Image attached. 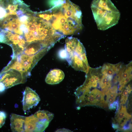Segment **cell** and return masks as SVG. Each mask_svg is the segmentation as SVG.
Wrapping results in <instances>:
<instances>
[{
    "label": "cell",
    "mask_w": 132,
    "mask_h": 132,
    "mask_svg": "<svg viewBox=\"0 0 132 132\" xmlns=\"http://www.w3.org/2000/svg\"><path fill=\"white\" fill-rule=\"evenodd\" d=\"M52 7L37 12L38 15L64 35L74 34L83 27L82 13L79 7L69 0H55Z\"/></svg>",
    "instance_id": "6da1fadb"
},
{
    "label": "cell",
    "mask_w": 132,
    "mask_h": 132,
    "mask_svg": "<svg viewBox=\"0 0 132 132\" xmlns=\"http://www.w3.org/2000/svg\"><path fill=\"white\" fill-rule=\"evenodd\" d=\"M91 8L99 30H107L118 23L120 13L110 0H93Z\"/></svg>",
    "instance_id": "7a4b0ae2"
},
{
    "label": "cell",
    "mask_w": 132,
    "mask_h": 132,
    "mask_svg": "<svg viewBox=\"0 0 132 132\" xmlns=\"http://www.w3.org/2000/svg\"><path fill=\"white\" fill-rule=\"evenodd\" d=\"M65 48L66 53V59L69 64L75 70L86 73L89 66L85 49L80 41L76 38L68 37Z\"/></svg>",
    "instance_id": "3957f363"
},
{
    "label": "cell",
    "mask_w": 132,
    "mask_h": 132,
    "mask_svg": "<svg viewBox=\"0 0 132 132\" xmlns=\"http://www.w3.org/2000/svg\"><path fill=\"white\" fill-rule=\"evenodd\" d=\"M43 56L40 55H28L22 53L12 58L4 68L5 70L11 69L17 70L22 72L27 78L30 76L32 69Z\"/></svg>",
    "instance_id": "277c9868"
},
{
    "label": "cell",
    "mask_w": 132,
    "mask_h": 132,
    "mask_svg": "<svg viewBox=\"0 0 132 132\" xmlns=\"http://www.w3.org/2000/svg\"><path fill=\"white\" fill-rule=\"evenodd\" d=\"M26 79L20 71L13 69L2 70L0 72V82L8 89L16 85L23 83Z\"/></svg>",
    "instance_id": "5b68a950"
},
{
    "label": "cell",
    "mask_w": 132,
    "mask_h": 132,
    "mask_svg": "<svg viewBox=\"0 0 132 132\" xmlns=\"http://www.w3.org/2000/svg\"><path fill=\"white\" fill-rule=\"evenodd\" d=\"M23 95V109L25 112L33 107L36 106L40 100L38 94L29 87H26Z\"/></svg>",
    "instance_id": "8992f818"
},
{
    "label": "cell",
    "mask_w": 132,
    "mask_h": 132,
    "mask_svg": "<svg viewBox=\"0 0 132 132\" xmlns=\"http://www.w3.org/2000/svg\"><path fill=\"white\" fill-rule=\"evenodd\" d=\"M26 117L11 113L10 126L12 132H24V124Z\"/></svg>",
    "instance_id": "52a82bcc"
},
{
    "label": "cell",
    "mask_w": 132,
    "mask_h": 132,
    "mask_svg": "<svg viewBox=\"0 0 132 132\" xmlns=\"http://www.w3.org/2000/svg\"><path fill=\"white\" fill-rule=\"evenodd\" d=\"M123 65L121 63L116 64L107 63L101 66V72L103 74L107 76L109 79L111 80L114 76L120 70Z\"/></svg>",
    "instance_id": "ba28073f"
},
{
    "label": "cell",
    "mask_w": 132,
    "mask_h": 132,
    "mask_svg": "<svg viewBox=\"0 0 132 132\" xmlns=\"http://www.w3.org/2000/svg\"><path fill=\"white\" fill-rule=\"evenodd\" d=\"M64 73L61 70L55 68L51 70L47 74L45 79L46 82L49 84L59 83L64 79Z\"/></svg>",
    "instance_id": "9c48e42d"
},
{
    "label": "cell",
    "mask_w": 132,
    "mask_h": 132,
    "mask_svg": "<svg viewBox=\"0 0 132 132\" xmlns=\"http://www.w3.org/2000/svg\"><path fill=\"white\" fill-rule=\"evenodd\" d=\"M131 117V115L127 112L126 106H122L121 109H119L117 112L115 120L119 126L122 127Z\"/></svg>",
    "instance_id": "30bf717a"
},
{
    "label": "cell",
    "mask_w": 132,
    "mask_h": 132,
    "mask_svg": "<svg viewBox=\"0 0 132 132\" xmlns=\"http://www.w3.org/2000/svg\"><path fill=\"white\" fill-rule=\"evenodd\" d=\"M39 119L34 115L26 117L24 122V132H35Z\"/></svg>",
    "instance_id": "8fae6325"
},
{
    "label": "cell",
    "mask_w": 132,
    "mask_h": 132,
    "mask_svg": "<svg viewBox=\"0 0 132 132\" xmlns=\"http://www.w3.org/2000/svg\"><path fill=\"white\" fill-rule=\"evenodd\" d=\"M132 62H130L126 65L125 66L122 73L121 77L118 87L122 84L126 79L128 77L132 76Z\"/></svg>",
    "instance_id": "7c38bea8"
},
{
    "label": "cell",
    "mask_w": 132,
    "mask_h": 132,
    "mask_svg": "<svg viewBox=\"0 0 132 132\" xmlns=\"http://www.w3.org/2000/svg\"><path fill=\"white\" fill-rule=\"evenodd\" d=\"M90 93L94 96L96 102V106L101 107L105 103L104 95L102 92L96 88L90 91Z\"/></svg>",
    "instance_id": "4fadbf2b"
},
{
    "label": "cell",
    "mask_w": 132,
    "mask_h": 132,
    "mask_svg": "<svg viewBox=\"0 0 132 132\" xmlns=\"http://www.w3.org/2000/svg\"><path fill=\"white\" fill-rule=\"evenodd\" d=\"M37 118L40 120L46 119L50 122L53 119L54 114L46 110H39L34 114Z\"/></svg>",
    "instance_id": "5bb4252c"
},
{
    "label": "cell",
    "mask_w": 132,
    "mask_h": 132,
    "mask_svg": "<svg viewBox=\"0 0 132 132\" xmlns=\"http://www.w3.org/2000/svg\"><path fill=\"white\" fill-rule=\"evenodd\" d=\"M112 103L109 104V109L110 110H112L116 108V110L118 111L119 107V100H117Z\"/></svg>",
    "instance_id": "9a60e30c"
},
{
    "label": "cell",
    "mask_w": 132,
    "mask_h": 132,
    "mask_svg": "<svg viewBox=\"0 0 132 132\" xmlns=\"http://www.w3.org/2000/svg\"><path fill=\"white\" fill-rule=\"evenodd\" d=\"M6 117L5 112L0 111V128H1L4 124Z\"/></svg>",
    "instance_id": "2e32d148"
},
{
    "label": "cell",
    "mask_w": 132,
    "mask_h": 132,
    "mask_svg": "<svg viewBox=\"0 0 132 132\" xmlns=\"http://www.w3.org/2000/svg\"><path fill=\"white\" fill-rule=\"evenodd\" d=\"M123 126L122 129L124 131H127L130 130H131L132 129V124L129 122V121H127Z\"/></svg>",
    "instance_id": "e0dca14e"
},
{
    "label": "cell",
    "mask_w": 132,
    "mask_h": 132,
    "mask_svg": "<svg viewBox=\"0 0 132 132\" xmlns=\"http://www.w3.org/2000/svg\"><path fill=\"white\" fill-rule=\"evenodd\" d=\"M59 55L61 58L66 59V53L65 49H62L60 50L59 53Z\"/></svg>",
    "instance_id": "ac0fdd59"
},
{
    "label": "cell",
    "mask_w": 132,
    "mask_h": 132,
    "mask_svg": "<svg viewBox=\"0 0 132 132\" xmlns=\"http://www.w3.org/2000/svg\"><path fill=\"white\" fill-rule=\"evenodd\" d=\"M118 86L117 85H114L109 89L110 93L114 94H117L118 93Z\"/></svg>",
    "instance_id": "d6986e66"
},
{
    "label": "cell",
    "mask_w": 132,
    "mask_h": 132,
    "mask_svg": "<svg viewBox=\"0 0 132 132\" xmlns=\"http://www.w3.org/2000/svg\"><path fill=\"white\" fill-rule=\"evenodd\" d=\"M128 97H123L121 96L120 99V105L125 104L126 102Z\"/></svg>",
    "instance_id": "ffe728a7"
},
{
    "label": "cell",
    "mask_w": 132,
    "mask_h": 132,
    "mask_svg": "<svg viewBox=\"0 0 132 132\" xmlns=\"http://www.w3.org/2000/svg\"><path fill=\"white\" fill-rule=\"evenodd\" d=\"M115 99L108 96H107L106 101L109 104L112 103L115 100Z\"/></svg>",
    "instance_id": "44dd1931"
},
{
    "label": "cell",
    "mask_w": 132,
    "mask_h": 132,
    "mask_svg": "<svg viewBox=\"0 0 132 132\" xmlns=\"http://www.w3.org/2000/svg\"><path fill=\"white\" fill-rule=\"evenodd\" d=\"M6 88L2 82H0V92L4 91Z\"/></svg>",
    "instance_id": "7402d4cb"
},
{
    "label": "cell",
    "mask_w": 132,
    "mask_h": 132,
    "mask_svg": "<svg viewBox=\"0 0 132 132\" xmlns=\"http://www.w3.org/2000/svg\"><path fill=\"white\" fill-rule=\"evenodd\" d=\"M112 126L114 129H117L119 128V126L117 123H113L112 124Z\"/></svg>",
    "instance_id": "603a6c76"
}]
</instances>
